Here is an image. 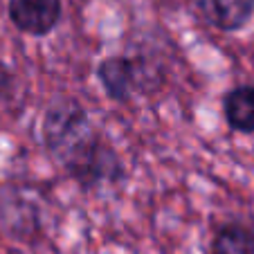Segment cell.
<instances>
[{
  "label": "cell",
  "instance_id": "6da1fadb",
  "mask_svg": "<svg viewBox=\"0 0 254 254\" xmlns=\"http://www.w3.org/2000/svg\"><path fill=\"white\" fill-rule=\"evenodd\" d=\"M41 142L81 191L124 183V160L101 135L81 101L72 97L52 101L41 120Z\"/></svg>",
  "mask_w": 254,
  "mask_h": 254
},
{
  "label": "cell",
  "instance_id": "7a4b0ae2",
  "mask_svg": "<svg viewBox=\"0 0 254 254\" xmlns=\"http://www.w3.org/2000/svg\"><path fill=\"white\" fill-rule=\"evenodd\" d=\"M0 230L20 241L34 239L41 230L39 207L14 185L0 187Z\"/></svg>",
  "mask_w": 254,
  "mask_h": 254
},
{
  "label": "cell",
  "instance_id": "3957f363",
  "mask_svg": "<svg viewBox=\"0 0 254 254\" xmlns=\"http://www.w3.org/2000/svg\"><path fill=\"white\" fill-rule=\"evenodd\" d=\"M7 16L20 34L43 39L61 23L63 2L61 0H7Z\"/></svg>",
  "mask_w": 254,
  "mask_h": 254
},
{
  "label": "cell",
  "instance_id": "277c9868",
  "mask_svg": "<svg viewBox=\"0 0 254 254\" xmlns=\"http://www.w3.org/2000/svg\"><path fill=\"white\" fill-rule=\"evenodd\" d=\"M196 16L223 34L245 29L254 18V0H189Z\"/></svg>",
  "mask_w": 254,
  "mask_h": 254
},
{
  "label": "cell",
  "instance_id": "5b68a950",
  "mask_svg": "<svg viewBox=\"0 0 254 254\" xmlns=\"http://www.w3.org/2000/svg\"><path fill=\"white\" fill-rule=\"evenodd\" d=\"M95 74L101 90L106 92V97L111 101H115V104H128L130 97L135 95L137 67H135L133 57L113 54V57L101 59Z\"/></svg>",
  "mask_w": 254,
  "mask_h": 254
},
{
  "label": "cell",
  "instance_id": "8992f818",
  "mask_svg": "<svg viewBox=\"0 0 254 254\" xmlns=\"http://www.w3.org/2000/svg\"><path fill=\"white\" fill-rule=\"evenodd\" d=\"M223 117L234 133H254V86L239 83L223 95Z\"/></svg>",
  "mask_w": 254,
  "mask_h": 254
},
{
  "label": "cell",
  "instance_id": "52a82bcc",
  "mask_svg": "<svg viewBox=\"0 0 254 254\" xmlns=\"http://www.w3.org/2000/svg\"><path fill=\"white\" fill-rule=\"evenodd\" d=\"M209 254H254V227L241 221H227L214 230Z\"/></svg>",
  "mask_w": 254,
  "mask_h": 254
},
{
  "label": "cell",
  "instance_id": "ba28073f",
  "mask_svg": "<svg viewBox=\"0 0 254 254\" xmlns=\"http://www.w3.org/2000/svg\"><path fill=\"white\" fill-rule=\"evenodd\" d=\"M16 95V77L5 61H0V106L11 101Z\"/></svg>",
  "mask_w": 254,
  "mask_h": 254
}]
</instances>
